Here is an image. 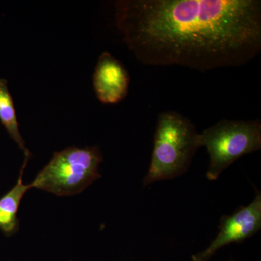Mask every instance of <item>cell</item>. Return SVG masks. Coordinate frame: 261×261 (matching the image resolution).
Here are the masks:
<instances>
[{
	"label": "cell",
	"instance_id": "1",
	"mask_svg": "<svg viewBox=\"0 0 261 261\" xmlns=\"http://www.w3.org/2000/svg\"><path fill=\"white\" fill-rule=\"evenodd\" d=\"M115 20L137 59L206 72L240 67L261 51L260 0H120Z\"/></svg>",
	"mask_w": 261,
	"mask_h": 261
},
{
	"label": "cell",
	"instance_id": "2",
	"mask_svg": "<svg viewBox=\"0 0 261 261\" xmlns=\"http://www.w3.org/2000/svg\"><path fill=\"white\" fill-rule=\"evenodd\" d=\"M200 147V133L188 118L173 111L159 113L153 152L144 185L183 175Z\"/></svg>",
	"mask_w": 261,
	"mask_h": 261
},
{
	"label": "cell",
	"instance_id": "3",
	"mask_svg": "<svg viewBox=\"0 0 261 261\" xmlns=\"http://www.w3.org/2000/svg\"><path fill=\"white\" fill-rule=\"evenodd\" d=\"M102 155L96 147H70L53 154L50 161L31 182L37 188L57 196L76 195L101 178L98 171Z\"/></svg>",
	"mask_w": 261,
	"mask_h": 261
},
{
	"label": "cell",
	"instance_id": "4",
	"mask_svg": "<svg viewBox=\"0 0 261 261\" xmlns=\"http://www.w3.org/2000/svg\"><path fill=\"white\" fill-rule=\"evenodd\" d=\"M200 147L210 158L207 179L215 181L240 158L260 150V120H221L200 133Z\"/></svg>",
	"mask_w": 261,
	"mask_h": 261
},
{
	"label": "cell",
	"instance_id": "5",
	"mask_svg": "<svg viewBox=\"0 0 261 261\" xmlns=\"http://www.w3.org/2000/svg\"><path fill=\"white\" fill-rule=\"evenodd\" d=\"M216 238L204 251L192 255V261H207L221 247L254 236L261 229V194L233 214L223 216Z\"/></svg>",
	"mask_w": 261,
	"mask_h": 261
},
{
	"label": "cell",
	"instance_id": "6",
	"mask_svg": "<svg viewBox=\"0 0 261 261\" xmlns=\"http://www.w3.org/2000/svg\"><path fill=\"white\" fill-rule=\"evenodd\" d=\"M92 81L96 97L103 104L122 102L129 90L128 70L121 61L108 51H103L98 58Z\"/></svg>",
	"mask_w": 261,
	"mask_h": 261
},
{
	"label": "cell",
	"instance_id": "7",
	"mask_svg": "<svg viewBox=\"0 0 261 261\" xmlns=\"http://www.w3.org/2000/svg\"><path fill=\"white\" fill-rule=\"evenodd\" d=\"M28 160H24L18 181L15 186L0 198V230L6 236L15 234L19 229L18 213L22 199L28 190L30 184L23 183V176Z\"/></svg>",
	"mask_w": 261,
	"mask_h": 261
},
{
	"label": "cell",
	"instance_id": "8",
	"mask_svg": "<svg viewBox=\"0 0 261 261\" xmlns=\"http://www.w3.org/2000/svg\"><path fill=\"white\" fill-rule=\"evenodd\" d=\"M0 123L5 127L10 137L16 142L19 148L23 151L25 159L29 160L31 152L27 149L20 134L14 101L8 88V81L2 78H0Z\"/></svg>",
	"mask_w": 261,
	"mask_h": 261
}]
</instances>
